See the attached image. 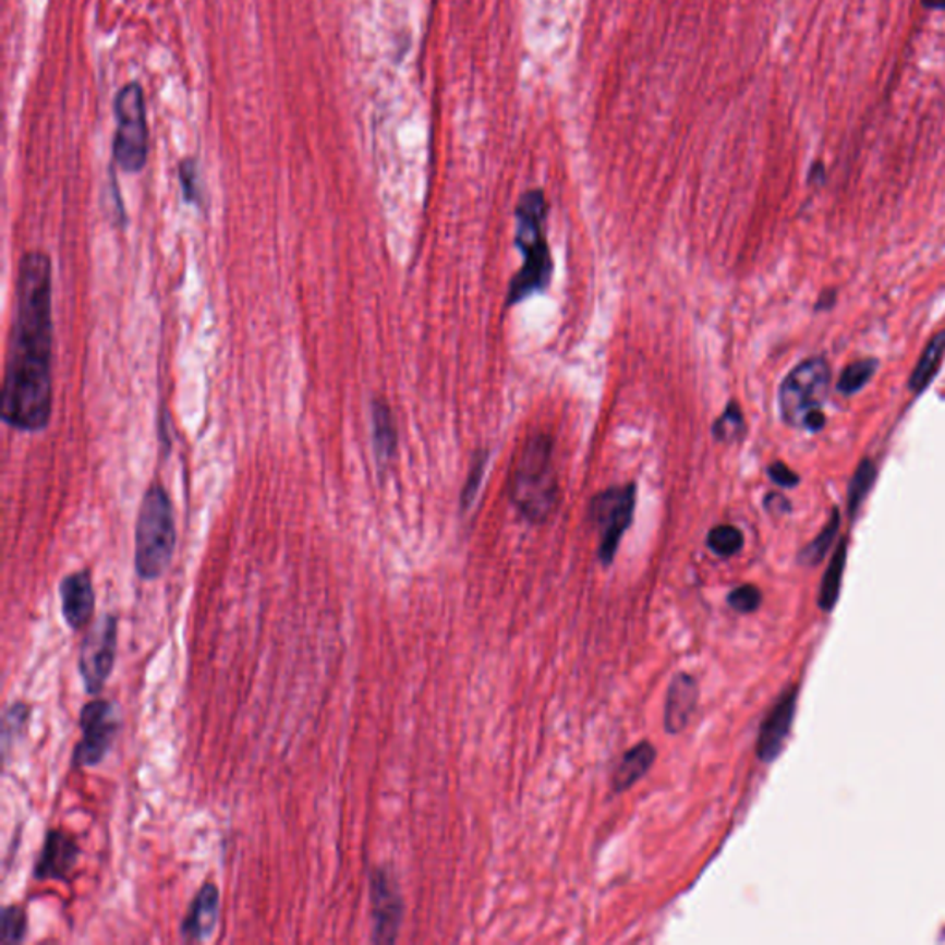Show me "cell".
Instances as JSON below:
<instances>
[{"label":"cell","instance_id":"obj_9","mask_svg":"<svg viewBox=\"0 0 945 945\" xmlns=\"http://www.w3.org/2000/svg\"><path fill=\"white\" fill-rule=\"evenodd\" d=\"M80 729L82 739L74 747V768L100 765L113 747L119 731V718L113 702L97 699L85 704L80 713Z\"/></svg>","mask_w":945,"mask_h":945},{"label":"cell","instance_id":"obj_7","mask_svg":"<svg viewBox=\"0 0 945 945\" xmlns=\"http://www.w3.org/2000/svg\"><path fill=\"white\" fill-rule=\"evenodd\" d=\"M635 510V484L606 489L591 500L590 519L601 532L598 556L604 566L615 560L620 540L632 523Z\"/></svg>","mask_w":945,"mask_h":945},{"label":"cell","instance_id":"obj_26","mask_svg":"<svg viewBox=\"0 0 945 945\" xmlns=\"http://www.w3.org/2000/svg\"><path fill=\"white\" fill-rule=\"evenodd\" d=\"M875 478V468L872 462H862L849 484V512L856 513L862 500L867 499L868 492L872 489Z\"/></svg>","mask_w":945,"mask_h":945},{"label":"cell","instance_id":"obj_4","mask_svg":"<svg viewBox=\"0 0 945 945\" xmlns=\"http://www.w3.org/2000/svg\"><path fill=\"white\" fill-rule=\"evenodd\" d=\"M510 499L532 523H543L558 502L553 438L537 434L524 446L510 482Z\"/></svg>","mask_w":945,"mask_h":945},{"label":"cell","instance_id":"obj_29","mask_svg":"<svg viewBox=\"0 0 945 945\" xmlns=\"http://www.w3.org/2000/svg\"><path fill=\"white\" fill-rule=\"evenodd\" d=\"M486 462H488V455L482 452L476 458L473 468H471L470 476L465 481L464 492H462V508H470L471 502L475 500L476 494H478V486H481L482 473L486 470Z\"/></svg>","mask_w":945,"mask_h":945},{"label":"cell","instance_id":"obj_18","mask_svg":"<svg viewBox=\"0 0 945 945\" xmlns=\"http://www.w3.org/2000/svg\"><path fill=\"white\" fill-rule=\"evenodd\" d=\"M945 353V331L938 332L923 351L918 366L910 375V390L920 393L934 379Z\"/></svg>","mask_w":945,"mask_h":945},{"label":"cell","instance_id":"obj_22","mask_svg":"<svg viewBox=\"0 0 945 945\" xmlns=\"http://www.w3.org/2000/svg\"><path fill=\"white\" fill-rule=\"evenodd\" d=\"M875 369H877V362L872 361V359L849 364L844 369L843 375H840L838 391L846 393V396H851V393L862 390L870 383V379H872Z\"/></svg>","mask_w":945,"mask_h":945},{"label":"cell","instance_id":"obj_1","mask_svg":"<svg viewBox=\"0 0 945 945\" xmlns=\"http://www.w3.org/2000/svg\"><path fill=\"white\" fill-rule=\"evenodd\" d=\"M52 263L43 252L19 261L15 313L8 343L0 414L21 433H39L52 416Z\"/></svg>","mask_w":945,"mask_h":945},{"label":"cell","instance_id":"obj_12","mask_svg":"<svg viewBox=\"0 0 945 945\" xmlns=\"http://www.w3.org/2000/svg\"><path fill=\"white\" fill-rule=\"evenodd\" d=\"M80 848L71 835L50 829L37 857L34 875L39 881H65L78 862Z\"/></svg>","mask_w":945,"mask_h":945},{"label":"cell","instance_id":"obj_5","mask_svg":"<svg viewBox=\"0 0 945 945\" xmlns=\"http://www.w3.org/2000/svg\"><path fill=\"white\" fill-rule=\"evenodd\" d=\"M829 383L832 372L824 359H811L796 366L779 388V410L785 423L809 433L824 428Z\"/></svg>","mask_w":945,"mask_h":945},{"label":"cell","instance_id":"obj_27","mask_svg":"<svg viewBox=\"0 0 945 945\" xmlns=\"http://www.w3.org/2000/svg\"><path fill=\"white\" fill-rule=\"evenodd\" d=\"M181 194L187 204L202 205V187H199L198 165L194 159H183L178 167Z\"/></svg>","mask_w":945,"mask_h":945},{"label":"cell","instance_id":"obj_31","mask_svg":"<svg viewBox=\"0 0 945 945\" xmlns=\"http://www.w3.org/2000/svg\"><path fill=\"white\" fill-rule=\"evenodd\" d=\"M765 506L771 512H789V500L782 495L771 494L766 497Z\"/></svg>","mask_w":945,"mask_h":945},{"label":"cell","instance_id":"obj_32","mask_svg":"<svg viewBox=\"0 0 945 945\" xmlns=\"http://www.w3.org/2000/svg\"><path fill=\"white\" fill-rule=\"evenodd\" d=\"M923 4L931 10H945V0H923Z\"/></svg>","mask_w":945,"mask_h":945},{"label":"cell","instance_id":"obj_23","mask_svg":"<svg viewBox=\"0 0 945 945\" xmlns=\"http://www.w3.org/2000/svg\"><path fill=\"white\" fill-rule=\"evenodd\" d=\"M26 931H28V918L25 910L17 905H10L2 910V931H0L2 944H21L26 938Z\"/></svg>","mask_w":945,"mask_h":945},{"label":"cell","instance_id":"obj_6","mask_svg":"<svg viewBox=\"0 0 945 945\" xmlns=\"http://www.w3.org/2000/svg\"><path fill=\"white\" fill-rule=\"evenodd\" d=\"M113 159L128 174H140L148 161V121H146L145 90L137 82L124 85L113 104Z\"/></svg>","mask_w":945,"mask_h":945},{"label":"cell","instance_id":"obj_3","mask_svg":"<svg viewBox=\"0 0 945 945\" xmlns=\"http://www.w3.org/2000/svg\"><path fill=\"white\" fill-rule=\"evenodd\" d=\"M175 550L174 506L161 484H152L135 524V571L141 580H157L169 569Z\"/></svg>","mask_w":945,"mask_h":945},{"label":"cell","instance_id":"obj_17","mask_svg":"<svg viewBox=\"0 0 945 945\" xmlns=\"http://www.w3.org/2000/svg\"><path fill=\"white\" fill-rule=\"evenodd\" d=\"M372 433H374L375 455L383 464H386L398 449V431H396L390 407L385 401H374L372 404Z\"/></svg>","mask_w":945,"mask_h":945},{"label":"cell","instance_id":"obj_14","mask_svg":"<svg viewBox=\"0 0 945 945\" xmlns=\"http://www.w3.org/2000/svg\"><path fill=\"white\" fill-rule=\"evenodd\" d=\"M220 916V892L213 883H205L194 896L187 916L181 923V938L185 942H205L217 929Z\"/></svg>","mask_w":945,"mask_h":945},{"label":"cell","instance_id":"obj_11","mask_svg":"<svg viewBox=\"0 0 945 945\" xmlns=\"http://www.w3.org/2000/svg\"><path fill=\"white\" fill-rule=\"evenodd\" d=\"M61 615L66 627L80 632L89 625L95 615V585L89 571L71 572L60 582Z\"/></svg>","mask_w":945,"mask_h":945},{"label":"cell","instance_id":"obj_13","mask_svg":"<svg viewBox=\"0 0 945 945\" xmlns=\"http://www.w3.org/2000/svg\"><path fill=\"white\" fill-rule=\"evenodd\" d=\"M796 699H798V689L792 687L787 693L782 694V699L777 700V704L766 715L758 739V755L761 761L771 763L782 752L795 720Z\"/></svg>","mask_w":945,"mask_h":945},{"label":"cell","instance_id":"obj_8","mask_svg":"<svg viewBox=\"0 0 945 945\" xmlns=\"http://www.w3.org/2000/svg\"><path fill=\"white\" fill-rule=\"evenodd\" d=\"M117 617L104 615L80 644L78 670L85 693L98 696L113 673L117 659Z\"/></svg>","mask_w":945,"mask_h":945},{"label":"cell","instance_id":"obj_20","mask_svg":"<svg viewBox=\"0 0 945 945\" xmlns=\"http://www.w3.org/2000/svg\"><path fill=\"white\" fill-rule=\"evenodd\" d=\"M31 723V707L26 704H12L4 711L2 718V747H4V755L10 752V747L15 744L17 739H23Z\"/></svg>","mask_w":945,"mask_h":945},{"label":"cell","instance_id":"obj_19","mask_svg":"<svg viewBox=\"0 0 945 945\" xmlns=\"http://www.w3.org/2000/svg\"><path fill=\"white\" fill-rule=\"evenodd\" d=\"M844 566H846V543L838 547L837 553L833 556L832 564L825 571L822 587H820V608L824 611H832L833 606L837 604L838 593H840V584H843Z\"/></svg>","mask_w":945,"mask_h":945},{"label":"cell","instance_id":"obj_28","mask_svg":"<svg viewBox=\"0 0 945 945\" xmlns=\"http://www.w3.org/2000/svg\"><path fill=\"white\" fill-rule=\"evenodd\" d=\"M761 598H763L761 591L755 585L747 584L731 591V595L728 596V603L739 614H752V611L759 608Z\"/></svg>","mask_w":945,"mask_h":945},{"label":"cell","instance_id":"obj_24","mask_svg":"<svg viewBox=\"0 0 945 945\" xmlns=\"http://www.w3.org/2000/svg\"><path fill=\"white\" fill-rule=\"evenodd\" d=\"M837 530L838 513L835 512L833 513L832 521H829L827 526L822 530V534H820L813 543H809V545L801 550V564H807V566H816V564L824 560V556L827 555V548L832 547L833 540L837 536Z\"/></svg>","mask_w":945,"mask_h":945},{"label":"cell","instance_id":"obj_16","mask_svg":"<svg viewBox=\"0 0 945 945\" xmlns=\"http://www.w3.org/2000/svg\"><path fill=\"white\" fill-rule=\"evenodd\" d=\"M654 761H656V748L652 747L651 742H639L632 750H628L614 774L615 792H625L633 787L646 772L651 771Z\"/></svg>","mask_w":945,"mask_h":945},{"label":"cell","instance_id":"obj_2","mask_svg":"<svg viewBox=\"0 0 945 945\" xmlns=\"http://www.w3.org/2000/svg\"><path fill=\"white\" fill-rule=\"evenodd\" d=\"M547 213L545 194L540 189H532L519 199L516 218H518V235L516 244L523 252L524 263L518 276L512 279L508 290V305H518L530 295L547 289L553 278V259L548 252L547 241L543 235V220Z\"/></svg>","mask_w":945,"mask_h":945},{"label":"cell","instance_id":"obj_30","mask_svg":"<svg viewBox=\"0 0 945 945\" xmlns=\"http://www.w3.org/2000/svg\"><path fill=\"white\" fill-rule=\"evenodd\" d=\"M768 476H771L772 481L783 486V488H795L796 484L800 482L798 475H796L795 471L787 468V465L782 464V462H776V464H772L768 468Z\"/></svg>","mask_w":945,"mask_h":945},{"label":"cell","instance_id":"obj_21","mask_svg":"<svg viewBox=\"0 0 945 945\" xmlns=\"http://www.w3.org/2000/svg\"><path fill=\"white\" fill-rule=\"evenodd\" d=\"M742 545H744V536H742L741 530L735 529L731 524L715 526L707 536V547L720 558L737 555Z\"/></svg>","mask_w":945,"mask_h":945},{"label":"cell","instance_id":"obj_15","mask_svg":"<svg viewBox=\"0 0 945 945\" xmlns=\"http://www.w3.org/2000/svg\"><path fill=\"white\" fill-rule=\"evenodd\" d=\"M699 704V683L687 675H678L668 687L665 704V729L668 734H680L696 711Z\"/></svg>","mask_w":945,"mask_h":945},{"label":"cell","instance_id":"obj_25","mask_svg":"<svg viewBox=\"0 0 945 945\" xmlns=\"http://www.w3.org/2000/svg\"><path fill=\"white\" fill-rule=\"evenodd\" d=\"M744 433V417L739 404L729 403L723 416L713 425V436L718 441H731Z\"/></svg>","mask_w":945,"mask_h":945},{"label":"cell","instance_id":"obj_10","mask_svg":"<svg viewBox=\"0 0 945 945\" xmlns=\"http://www.w3.org/2000/svg\"><path fill=\"white\" fill-rule=\"evenodd\" d=\"M369 897H372V920H374V944H393L398 940L399 928L403 921V899L398 883L385 868H375L369 875Z\"/></svg>","mask_w":945,"mask_h":945}]
</instances>
